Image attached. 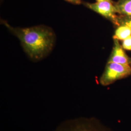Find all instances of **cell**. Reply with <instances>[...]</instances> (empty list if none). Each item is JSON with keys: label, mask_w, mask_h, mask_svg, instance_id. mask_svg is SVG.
<instances>
[{"label": "cell", "mask_w": 131, "mask_h": 131, "mask_svg": "<svg viewBox=\"0 0 131 131\" xmlns=\"http://www.w3.org/2000/svg\"><path fill=\"white\" fill-rule=\"evenodd\" d=\"M131 75V67L129 65L107 62L100 79V83L103 86H107L118 80L126 78Z\"/></svg>", "instance_id": "cell-3"}, {"label": "cell", "mask_w": 131, "mask_h": 131, "mask_svg": "<svg viewBox=\"0 0 131 131\" xmlns=\"http://www.w3.org/2000/svg\"><path fill=\"white\" fill-rule=\"evenodd\" d=\"M83 4L88 8L110 20L116 25L117 10L114 2L103 1L96 2L94 3L84 2Z\"/></svg>", "instance_id": "cell-4"}, {"label": "cell", "mask_w": 131, "mask_h": 131, "mask_svg": "<svg viewBox=\"0 0 131 131\" xmlns=\"http://www.w3.org/2000/svg\"><path fill=\"white\" fill-rule=\"evenodd\" d=\"M54 131H108L97 120L75 117L62 122Z\"/></svg>", "instance_id": "cell-2"}, {"label": "cell", "mask_w": 131, "mask_h": 131, "mask_svg": "<svg viewBox=\"0 0 131 131\" xmlns=\"http://www.w3.org/2000/svg\"><path fill=\"white\" fill-rule=\"evenodd\" d=\"M122 47L125 50H131V36L123 40Z\"/></svg>", "instance_id": "cell-9"}, {"label": "cell", "mask_w": 131, "mask_h": 131, "mask_svg": "<svg viewBox=\"0 0 131 131\" xmlns=\"http://www.w3.org/2000/svg\"><path fill=\"white\" fill-rule=\"evenodd\" d=\"M131 36V29L126 25H120L116 30L114 39L124 40L126 38Z\"/></svg>", "instance_id": "cell-7"}, {"label": "cell", "mask_w": 131, "mask_h": 131, "mask_svg": "<svg viewBox=\"0 0 131 131\" xmlns=\"http://www.w3.org/2000/svg\"><path fill=\"white\" fill-rule=\"evenodd\" d=\"M65 1L74 5H80L83 3V2L82 1V0H65Z\"/></svg>", "instance_id": "cell-10"}, {"label": "cell", "mask_w": 131, "mask_h": 131, "mask_svg": "<svg viewBox=\"0 0 131 131\" xmlns=\"http://www.w3.org/2000/svg\"><path fill=\"white\" fill-rule=\"evenodd\" d=\"M114 4L117 14L131 17V0H118Z\"/></svg>", "instance_id": "cell-6"}, {"label": "cell", "mask_w": 131, "mask_h": 131, "mask_svg": "<svg viewBox=\"0 0 131 131\" xmlns=\"http://www.w3.org/2000/svg\"><path fill=\"white\" fill-rule=\"evenodd\" d=\"M108 63H115L123 65L131 64V58L127 55L118 40L114 39V46Z\"/></svg>", "instance_id": "cell-5"}, {"label": "cell", "mask_w": 131, "mask_h": 131, "mask_svg": "<svg viewBox=\"0 0 131 131\" xmlns=\"http://www.w3.org/2000/svg\"><path fill=\"white\" fill-rule=\"evenodd\" d=\"M96 2H103V1H111L112 2V0H96Z\"/></svg>", "instance_id": "cell-11"}, {"label": "cell", "mask_w": 131, "mask_h": 131, "mask_svg": "<svg viewBox=\"0 0 131 131\" xmlns=\"http://www.w3.org/2000/svg\"><path fill=\"white\" fill-rule=\"evenodd\" d=\"M3 23L19 38L24 52L33 60H40L52 51L56 35L51 28L45 25L15 28L6 21L3 20Z\"/></svg>", "instance_id": "cell-1"}, {"label": "cell", "mask_w": 131, "mask_h": 131, "mask_svg": "<svg viewBox=\"0 0 131 131\" xmlns=\"http://www.w3.org/2000/svg\"><path fill=\"white\" fill-rule=\"evenodd\" d=\"M116 25L119 26L120 25H126L131 29V17L124 15H119L117 16Z\"/></svg>", "instance_id": "cell-8"}]
</instances>
